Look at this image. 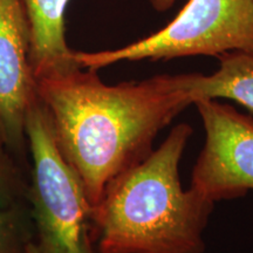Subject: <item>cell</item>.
<instances>
[{
	"mask_svg": "<svg viewBox=\"0 0 253 253\" xmlns=\"http://www.w3.org/2000/svg\"><path fill=\"white\" fill-rule=\"evenodd\" d=\"M25 137L33 167L30 198L37 246L41 253H95L93 208L80 177L59 149L48 112L40 97L28 108Z\"/></svg>",
	"mask_w": 253,
	"mask_h": 253,
	"instance_id": "cell-3",
	"label": "cell"
},
{
	"mask_svg": "<svg viewBox=\"0 0 253 253\" xmlns=\"http://www.w3.org/2000/svg\"><path fill=\"white\" fill-rule=\"evenodd\" d=\"M219 68L211 75L190 73L188 89L192 104L198 100L229 99L253 113V54L224 53Z\"/></svg>",
	"mask_w": 253,
	"mask_h": 253,
	"instance_id": "cell-8",
	"label": "cell"
},
{
	"mask_svg": "<svg viewBox=\"0 0 253 253\" xmlns=\"http://www.w3.org/2000/svg\"><path fill=\"white\" fill-rule=\"evenodd\" d=\"M8 144L0 131V209H12L18 190V179L7 154Z\"/></svg>",
	"mask_w": 253,
	"mask_h": 253,
	"instance_id": "cell-9",
	"label": "cell"
},
{
	"mask_svg": "<svg viewBox=\"0 0 253 253\" xmlns=\"http://www.w3.org/2000/svg\"><path fill=\"white\" fill-rule=\"evenodd\" d=\"M194 104L204 126L205 144L190 188L213 203L243 197L253 190V118L216 100Z\"/></svg>",
	"mask_w": 253,
	"mask_h": 253,
	"instance_id": "cell-5",
	"label": "cell"
},
{
	"mask_svg": "<svg viewBox=\"0 0 253 253\" xmlns=\"http://www.w3.org/2000/svg\"><path fill=\"white\" fill-rule=\"evenodd\" d=\"M173 126L163 143L107 185L91 209L95 253H203L213 202L184 190L179 163L192 135Z\"/></svg>",
	"mask_w": 253,
	"mask_h": 253,
	"instance_id": "cell-2",
	"label": "cell"
},
{
	"mask_svg": "<svg viewBox=\"0 0 253 253\" xmlns=\"http://www.w3.org/2000/svg\"><path fill=\"white\" fill-rule=\"evenodd\" d=\"M28 242L11 209H0V253H25Z\"/></svg>",
	"mask_w": 253,
	"mask_h": 253,
	"instance_id": "cell-10",
	"label": "cell"
},
{
	"mask_svg": "<svg viewBox=\"0 0 253 253\" xmlns=\"http://www.w3.org/2000/svg\"><path fill=\"white\" fill-rule=\"evenodd\" d=\"M38 97L24 0H0V131L8 145L23 142L28 108Z\"/></svg>",
	"mask_w": 253,
	"mask_h": 253,
	"instance_id": "cell-6",
	"label": "cell"
},
{
	"mask_svg": "<svg viewBox=\"0 0 253 253\" xmlns=\"http://www.w3.org/2000/svg\"><path fill=\"white\" fill-rule=\"evenodd\" d=\"M69 0H24L30 26V65L36 81L80 68L66 41Z\"/></svg>",
	"mask_w": 253,
	"mask_h": 253,
	"instance_id": "cell-7",
	"label": "cell"
},
{
	"mask_svg": "<svg viewBox=\"0 0 253 253\" xmlns=\"http://www.w3.org/2000/svg\"><path fill=\"white\" fill-rule=\"evenodd\" d=\"M25 253H41V251L38 248L36 242H33V240H30V242L27 243L26 245V251Z\"/></svg>",
	"mask_w": 253,
	"mask_h": 253,
	"instance_id": "cell-12",
	"label": "cell"
},
{
	"mask_svg": "<svg viewBox=\"0 0 253 253\" xmlns=\"http://www.w3.org/2000/svg\"><path fill=\"white\" fill-rule=\"evenodd\" d=\"M149 4L151 5L156 12H160V13H163V12H167L168 9H170L176 2V0H148Z\"/></svg>",
	"mask_w": 253,
	"mask_h": 253,
	"instance_id": "cell-11",
	"label": "cell"
},
{
	"mask_svg": "<svg viewBox=\"0 0 253 253\" xmlns=\"http://www.w3.org/2000/svg\"><path fill=\"white\" fill-rule=\"evenodd\" d=\"M229 52L253 54V0H189L149 37L118 49L75 52L82 68L99 71L120 61L170 60Z\"/></svg>",
	"mask_w": 253,
	"mask_h": 253,
	"instance_id": "cell-4",
	"label": "cell"
},
{
	"mask_svg": "<svg viewBox=\"0 0 253 253\" xmlns=\"http://www.w3.org/2000/svg\"><path fill=\"white\" fill-rule=\"evenodd\" d=\"M189 74L106 84L77 68L37 81L61 154L80 177L91 208L112 179L143 161L162 129L192 104Z\"/></svg>",
	"mask_w": 253,
	"mask_h": 253,
	"instance_id": "cell-1",
	"label": "cell"
}]
</instances>
